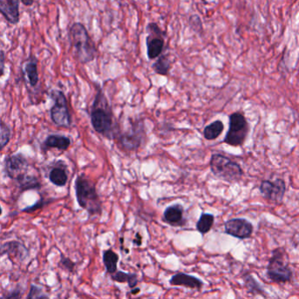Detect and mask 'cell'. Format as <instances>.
<instances>
[{
  "label": "cell",
  "instance_id": "9a60e30c",
  "mask_svg": "<svg viewBox=\"0 0 299 299\" xmlns=\"http://www.w3.org/2000/svg\"><path fill=\"white\" fill-rule=\"evenodd\" d=\"M68 173L67 164L61 160L57 161L49 170V181L57 187H64L69 180Z\"/></svg>",
  "mask_w": 299,
  "mask_h": 299
},
{
  "label": "cell",
  "instance_id": "8d00e7d4",
  "mask_svg": "<svg viewBox=\"0 0 299 299\" xmlns=\"http://www.w3.org/2000/svg\"><path fill=\"white\" fill-rule=\"evenodd\" d=\"M202 1H203V2H205V3H206V0H202Z\"/></svg>",
  "mask_w": 299,
  "mask_h": 299
},
{
  "label": "cell",
  "instance_id": "44dd1931",
  "mask_svg": "<svg viewBox=\"0 0 299 299\" xmlns=\"http://www.w3.org/2000/svg\"><path fill=\"white\" fill-rule=\"evenodd\" d=\"M171 67H172V61L169 54L162 53L157 57V61L152 65L154 71L160 76H168Z\"/></svg>",
  "mask_w": 299,
  "mask_h": 299
},
{
  "label": "cell",
  "instance_id": "d4e9b609",
  "mask_svg": "<svg viewBox=\"0 0 299 299\" xmlns=\"http://www.w3.org/2000/svg\"><path fill=\"white\" fill-rule=\"evenodd\" d=\"M223 130V122L221 121H216L211 123L210 125H206L203 134H204V137L207 141H213L222 134Z\"/></svg>",
  "mask_w": 299,
  "mask_h": 299
},
{
  "label": "cell",
  "instance_id": "d6986e66",
  "mask_svg": "<svg viewBox=\"0 0 299 299\" xmlns=\"http://www.w3.org/2000/svg\"><path fill=\"white\" fill-rule=\"evenodd\" d=\"M25 74L27 76L28 84L35 88L39 84V71H38V61L35 56L28 59L25 65Z\"/></svg>",
  "mask_w": 299,
  "mask_h": 299
},
{
  "label": "cell",
  "instance_id": "e575fe53",
  "mask_svg": "<svg viewBox=\"0 0 299 299\" xmlns=\"http://www.w3.org/2000/svg\"><path fill=\"white\" fill-rule=\"evenodd\" d=\"M140 291H141V290H140L139 288H135V287H134V288H132V290H131V293H132V294L133 295H137L138 294L139 292H140Z\"/></svg>",
  "mask_w": 299,
  "mask_h": 299
},
{
  "label": "cell",
  "instance_id": "836d02e7",
  "mask_svg": "<svg viewBox=\"0 0 299 299\" xmlns=\"http://www.w3.org/2000/svg\"><path fill=\"white\" fill-rule=\"evenodd\" d=\"M20 1L25 6H31L35 3V0H20Z\"/></svg>",
  "mask_w": 299,
  "mask_h": 299
},
{
  "label": "cell",
  "instance_id": "277c9868",
  "mask_svg": "<svg viewBox=\"0 0 299 299\" xmlns=\"http://www.w3.org/2000/svg\"><path fill=\"white\" fill-rule=\"evenodd\" d=\"M210 169L215 176L228 183H238L243 176L241 165L221 154H213L211 156Z\"/></svg>",
  "mask_w": 299,
  "mask_h": 299
},
{
  "label": "cell",
  "instance_id": "d590c367",
  "mask_svg": "<svg viewBox=\"0 0 299 299\" xmlns=\"http://www.w3.org/2000/svg\"><path fill=\"white\" fill-rule=\"evenodd\" d=\"M2 213H3V210H2V207L0 206V216L2 215Z\"/></svg>",
  "mask_w": 299,
  "mask_h": 299
},
{
  "label": "cell",
  "instance_id": "d6a6232c",
  "mask_svg": "<svg viewBox=\"0 0 299 299\" xmlns=\"http://www.w3.org/2000/svg\"><path fill=\"white\" fill-rule=\"evenodd\" d=\"M141 243H142V238L139 233H137L136 236H135V239L134 240V244L136 246H141Z\"/></svg>",
  "mask_w": 299,
  "mask_h": 299
},
{
  "label": "cell",
  "instance_id": "4dcf8cb0",
  "mask_svg": "<svg viewBox=\"0 0 299 299\" xmlns=\"http://www.w3.org/2000/svg\"><path fill=\"white\" fill-rule=\"evenodd\" d=\"M22 290L19 288H16L14 290H11L8 294L4 295L3 298L5 299H20L21 298Z\"/></svg>",
  "mask_w": 299,
  "mask_h": 299
},
{
  "label": "cell",
  "instance_id": "4316f807",
  "mask_svg": "<svg viewBox=\"0 0 299 299\" xmlns=\"http://www.w3.org/2000/svg\"><path fill=\"white\" fill-rule=\"evenodd\" d=\"M12 132L9 126L4 121H0V151L5 148L11 140Z\"/></svg>",
  "mask_w": 299,
  "mask_h": 299
},
{
  "label": "cell",
  "instance_id": "3957f363",
  "mask_svg": "<svg viewBox=\"0 0 299 299\" xmlns=\"http://www.w3.org/2000/svg\"><path fill=\"white\" fill-rule=\"evenodd\" d=\"M75 192L78 205L87 211L89 217L102 214V202L96 186L85 175L77 176L75 181Z\"/></svg>",
  "mask_w": 299,
  "mask_h": 299
},
{
  "label": "cell",
  "instance_id": "5bb4252c",
  "mask_svg": "<svg viewBox=\"0 0 299 299\" xmlns=\"http://www.w3.org/2000/svg\"><path fill=\"white\" fill-rule=\"evenodd\" d=\"M19 0H0V14L12 25L19 21Z\"/></svg>",
  "mask_w": 299,
  "mask_h": 299
},
{
  "label": "cell",
  "instance_id": "5b68a950",
  "mask_svg": "<svg viewBox=\"0 0 299 299\" xmlns=\"http://www.w3.org/2000/svg\"><path fill=\"white\" fill-rule=\"evenodd\" d=\"M267 276L269 280L276 283H287L291 280L293 272L284 248L278 247L272 251L267 267Z\"/></svg>",
  "mask_w": 299,
  "mask_h": 299
},
{
  "label": "cell",
  "instance_id": "7c38bea8",
  "mask_svg": "<svg viewBox=\"0 0 299 299\" xmlns=\"http://www.w3.org/2000/svg\"><path fill=\"white\" fill-rule=\"evenodd\" d=\"M253 232V224L242 218L229 219L225 224V232L240 240L250 238Z\"/></svg>",
  "mask_w": 299,
  "mask_h": 299
},
{
  "label": "cell",
  "instance_id": "f546056e",
  "mask_svg": "<svg viewBox=\"0 0 299 299\" xmlns=\"http://www.w3.org/2000/svg\"><path fill=\"white\" fill-rule=\"evenodd\" d=\"M51 202L50 199H45L43 197H41L38 201L36 202L35 204H34L33 206H27L26 208H24L22 210V212L26 213H32L35 212L36 211L40 210L41 208H43L46 206H48L49 203Z\"/></svg>",
  "mask_w": 299,
  "mask_h": 299
},
{
  "label": "cell",
  "instance_id": "9c48e42d",
  "mask_svg": "<svg viewBox=\"0 0 299 299\" xmlns=\"http://www.w3.org/2000/svg\"><path fill=\"white\" fill-rule=\"evenodd\" d=\"M29 162L21 153L8 156L4 160V171L12 180L16 181L22 176L28 173Z\"/></svg>",
  "mask_w": 299,
  "mask_h": 299
},
{
  "label": "cell",
  "instance_id": "30bf717a",
  "mask_svg": "<svg viewBox=\"0 0 299 299\" xmlns=\"http://www.w3.org/2000/svg\"><path fill=\"white\" fill-rule=\"evenodd\" d=\"M286 183L282 179H277L274 182L264 180L260 185V192L264 198L274 204H280L285 195Z\"/></svg>",
  "mask_w": 299,
  "mask_h": 299
},
{
  "label": "cell",
  "instance_id": "52a82bcc",
  "mask_svg": "<svg viewBox=\"0 0 299 299\" xmlns=\"http://www.w3.org/2000/svg\"><path fill=\"white\" fill-rule=\"evenodd\" d=\"M50 98L54 101V106L50 109L51 121L59 127L70 128L72 125V118L65 94L60 89H52Z\"/></svg>",
  "mask_w": 299,
  "mask_h": 299
},
{
  "label": "cell",
  "instance_id": "8992f818",
  "mask_svg": "<svg viewBox=\"0 0 299 299\" xmlns=\"http://www.w3.org/2000/svg\"><path fill=\"white\" fill-rule=\"evenodd\" d=\"M249 133V125L242 112H236L229 116V129L224 142L232 147H241Z\"/></svg>",
  "mask_w": 299,
  "mask_h": 299
},
{
  "label": "cell",
  "instance_id": "ba28073f",
  "mask_svg": "<svg viewBox=\"0 0 299 299\" xmlns=\"http://www.w3.org/2000/svg\"><path fill=\"white\" fill-rule=\"evenodd\" d=\"M146 37L147 58L157 59L163 52L165 46L166 32L163 31L156 22H150L147 26Z\"/></svg>",
  "mask_w": 299,
  "mask_h": 299
},
{
  "label": "cell",
  "instance_id": "603a6c76",
  "mask_svg": "<svg viewBox=\"0 0 299 299\" xmlns=\"http://www.w3.org/2000/svg\"><path fill=\"white\" fill-rule=\"evenodd\" d=\"M112 281H117V282H127V284L130 288H134L136 287L138 284V276L135 273H125L123 271H118L113 273L111 275Z\"/></svg>",
  "mask_w": 299,
  "mask_h": 299
},
{
  "label": "cell",
  "instance_id": "ac0fdd59",
  "mask_svg": "<svg viewBox=\"0 0 299 299\" xmlns=\"http://www.w3.org/2000/svg\"><path fill=\"white\" fill-rule=\"evenodd\" d=\"M170 284L172 286H182L189 289L200 290L204 282L197 277L187 275L185 273H177L170 278Z\"/></svg>",
  "mask_w": 299,
  "mask_h": 299
},
{
  "label": "cell",
  "instance_id": "484cf974",
  "mask_svg": "<svg viewBox=\"0 0 299 299\" xmlns=\"http://www.w3.org/2000/svg\"><path fill=\"white\" fill-rule=\"evenodd\" d=\"M243 280L245 282V285L248 291L254 295H266L265 290L261 287L258 281L255 280L254 277L250 274H246L243 277Z\"/></svg>",
  "mask_w": 299,
  "mask_h": 299
},
{
  "label": "cell",
  "instance_id": "cb8c5ba5",
  "mask_svg": "<svg viewBox=\"0 0 299 299\" xmlns=\"http://www.w3.org/2000/svg\"><path fill=\"white\" fill-rule=\"evenodd\" d=\"M214 219L213 215L203 212L196 222V230L200 232L202 235H205L207 232H210L211 229L213 227Z\"/></svg>",
  "mask_w": 299,
  "mask_h": 299
},
{
  "label": "cell",
  "instance_id": "f1b7e54d",
  "mask_svg": "<svg viewBox=\"0 0 299 299\" xmlns=\"http://www.w3.org/2000/svg\"><path fill=\"white\" fill-rule=\"evenodd\" d=\"M58 266L63 268V270H65L67 272L72 273L74 272V270L76 268V264L67 256L61 255V259L59 262Z\"/></svg>",
  "mask_w": 299,
  "mask_h": 299
},
{
  "label": "cell",
  "instance_id": "4fadbf2b",
  "mask_svg": "<svg viewBox=\"0 0 299 299\" xmlns=\"http://www.w3.org/2000/svg\"><path fill=\"white\" fill-rule=\"evenodd\" d=\"M4 255H7L10 259L14 258L22 263L28 258L29 250L23 242L10 241L0 245V258Z\"/></svg>",
  "mask_w": 299,
  "mask_h": 299
},
{
  "label": "cell",
  "instance_id": "7a4b0ae2",
  "mask_svg": "<svg viewBox=\"0 0 299 299\" xmlns=\"http://www.w3.org/2000/svg\"><path fill=\"white\" fill-rule=\"evenodd\" d=\"M69 35L72 52L77 62L87 64L94 61L98 55V49L84 24L73 23L69 30Z\"/></svg>",
  "mask_w": 299,
  "mask_h": 299
},
{
  "label": "cell",
  "instance_id": "8fae6325",
  "mask_svg": "<svg viewBox=\"0 0 299 299\" xmlns=\"http://www.w3.org/2000/svg\"><path fill=\"white\" fill-rule=\"evenodd\" d=\"M144 135V125L142 123L137 122L133 124L131 129L123 134H117L116 137L125 150L135 151L141 145Z\"/></svg>",
  "mask_w": 299,
  "mask_h": 299
},
{
  "label": "cell",
  "instance_id": "1f68e13d",
  "mask_svg": "<svg viewBox=\"0 0 299 299\" xmlns=\"http://www.w3.org/2000/svg\"><path fill=\"white\" fill-rule=\"evenodd\" d=\"M5 53L0 50V77L5 74Z\"/></svg>",
  "mask_w": 299,
  "mask_h": 299
},
{
  "label": "cell",
  "instance_id": "83f0119b",
  "mask_svg": "<svg viewBox=\"0 0 299 299\" xmlns=\"http://www.w3.org/2000/svg\"><path fill=\"white\" fill-rule=\"evenodd\" d=\"M49 295L45 294L42 288H40V287L35 285V284H31L30 285L29 293H28L27 297V299H49Z\"/></svg>",
  "mask_w": 299,
  "mask_h": 299
},
{
  "label": "cell",
  "instance_id": "ffe728a7",
  "mask_svg": "<svg viewBox=\"0 0 299 299\" xmlns=\"http://www.w3.org/2000/svg\"><path fill=\"white\" fill-rule=\"evenodd\" d=\"M15 182L18 183V188L22 192L32 191V190H40L41 188V183L39 178L36 176L29 175L28 173L17 179Z\"/></svg>",
  "mask_w": 299,
  "mask_h": 299
},
{
  "label": "cell",
  "instance_id": "7402d4cb",
  "mask_svg": "<svg viewBox=\"0 0 299 299\" xmlns=\"http://www.w3.org/2000/svg\"><path fill=\"white\" fill-rule=\"evenodd\" d=\"M120 257L112 249L104 251L103 263L108 274L112 275L118 270V263Z\"/></svg>",
  "mask_w": 299,
  "mask_h": 299
},
{
  "label": "cell",
  "instance_id": "6da1fadb",
  "mask_svg": "<svg viewBox=\"0 0 299 299\" xmlns=\"http://www.w3.org/2000/svg\"><path fill=\"white\" fill-rule=\"evenodd\" d=\"M90 122L98 134L109 140L115 138L119 134L112 107L101 88H98L91 106Z\"/></svg>",
  "mask_w": 299,
  "mask_h": 299
},
{
  "label": "cell",
  "instance_id": "e0dca14e",
  "mask_svg": "<svg viewBox=\"0 0 299 299\" xmlns=\"http://www.w3.org/2000/svg\"><path fill=\"white\" fill-rule=\"evenodd\" d=\"M163 219L166 223L172 227H182L186 223L184 219V210L183 206L175 204L168 206L163 212Z\"/></svg>",
  "mask_w": 299,
  "mask_h": 299
},
{
  "label": "cell",
  "instance_id": "2e32d148",
  "mask_svg": "<svg viewBox=\"0 0 299 299\" xmlns=\"http://www.w3.org/2000/svg\"><path fill=\"white\" fill-rule=\"evenodd\" d=\"M71 146V140L68 136L62 134H50L45 139L41 144L42 150L44 152L49 151V149L56 148L60 151H66Z\"/></svg>",
  "mask_w": 299,
  "mask_h": 299
}]
</instances>
